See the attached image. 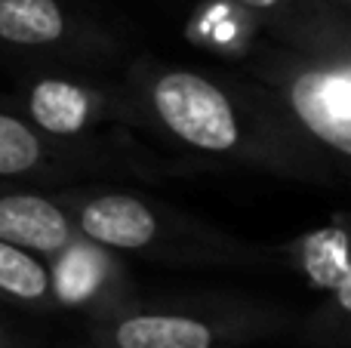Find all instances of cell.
<instances>
[{"instance_id":"1","label":"cell","mask_w":351,"mask_h":348,"mask_svg":"<svg viewBox=\"0 0 351 348\" xmlns=\"http://www.w3.org/2000/svg\"><path fill=\"white\" fill-rule=\"evenodd\" d=\"M136 86L152 121L191 151L299 179L321 173V148L287 121L256 80L145 65L136 74Z\"/></svg>"},{"instance_id":"2","label":"cell","mask_w":351,"mask_h":348,"mask_svg":"<svg viewBox=\"0 0 351 348\" xmlns=\"http://www.w3.org/2000/svg\"><path fill=\"white\" fill-rule=\"evenodd\" d=\"M62 207L74 219L80 238L111 253L179 259V262H228L243 253L231 238L182 222L158 203L121 191H99L65 201Z\"/></svg>"},{"instance_id":"3","label":"cell","mask_w":351,"mask_h":348,"mask_svg":"<svg viewBox=\"0 0 351 348\" xmlns=\"http://www.w3.org/2000/svg\"><path fill=\"white\" fill-rule=\"evenodd\" d=\"M290 327L280 308L206 306V308H123L96 318V343L102 348H234L284 333Z\"/></svg>"},{"instance_id":"4","label":"cell","mask_w":351,"mask_h":348,"mask_svg":"<svg viewBox=\"0 0 351 348\" xmlns=\"http://www.w3.org/2000/svg\"><path fill=\"white\" fill-rule=\"evenodd\" d=\"M256 84L278 102L287 121L333 158L351 154V62L315 59L293 49L271 53L256 65Z\"/></svg>"},{"instance_id":"5","label":"cell","mask_w":351,"mask_h":348,"mask_svg":"<svg viewBox=\"0 0 351 348\" xmlns=\"http://www.w3.org/2000/svg\"><path fill=\"white\" fill-rule=\"evenodd\" d=\"M256 28L278 34L287 49L315 59H348V10L333 0H231Z\"/></svg>"},{"instance_id":"6","label":"cell","mask_w":351,"mask_h":348,"mask_svg":"<svg viewBox=\"0 0 351 348\" xmlns=\"http://www.w3.org/2000/svg\"><path fill=\"white\" fill-rule=\"evenodd\" d=\"M49 281L53 306L86 312L93 318H105L130 302L127 271L117 256L80 234L49 256Z\"/></svg>"},{"instance_id":"7","label":"cell","mask_w":351,"mask_h":348,"mask_svg":"<svg viewBox=\"0 0 351 348\" xmlns=\"http://www.w3.org/2000/svg\"><path fill=\"white\" fill-rule=\"evenodd\" d=\"M25 121L47 139H77L93 127L121 117L127 105L102 86L71 77H37L22 92Z\"/></svg>"},{"instance_id":"8","label":"cell","mask_w":351,"mask_h":348,"mask_svg":"<svg viewBox=\"0 0 351 348\" xmlns=\"http://www.w3.org/2000/svg\"><path fill=\"white\" fill-rule=\"evenodd\" d=\"M74 238V219L59 201L31 191L0 195V240L49 259Z\"/></svg>"},{"instance_id":"9","label":"cell","mask_w":351,"mask_h":348,"mask_svg":"<svg viewBox=\"0 0 351 348\" xmlns=\"http://www.w3.org/2000/svg\"><path fill=\"white\" fill-rule=\"evenodd\" d=\"M284 259L299 277L315 290L327 293L339 306L351 308V265H348V234L342 225H324L305 232L284 247Z\"/></svg>"},{"instance_id":"10","label":"cell","mask_w":351,"mask_h":348,"mask_svg":"<svg viewBox=\"0 0 351 348\" xmlns=\"http://www.w3.org/2000/svg\"><path fill=\"white\" fill-rule=\"evenodd\" d=\"M80 40L62 0H0V43L16 49H56Z\"/></svg>"},{"instance_id":"11","label":"cell","mask_w":351,"mask_h":348,"mask_svg":"<svg viewBox=\"0 0 351 348\" xmlns=\"http://www.w3.org/2000/svg\"><path fill=\"white\" fill-rule=\"evenodd\" d=\"M0 296L19 306L53 308L49 265L37 253L0 240Z\"/></svg>"},{"instance_id":"12","label":"cell","mask_w":351,"mask_h":348,"mask_svg":"<svg viewBox=\"0 0 351 348\" xmlns=\"http://www.w3.org/2000/svg\"><path fill=\"white\" fill-rule=\"evenodd\" d=\"M56 160L59 154L40 129H34L25 117L0 111V176H34Z\"/></svg>"},{"instance_id":"13","label":"cell","mask_w":351,"mask_h":348,"mask_svg":"<svg viewBox=\"0 0 351 348\" xmlns=\"http://www.w3.org/2000/svg\"><path fill=\"white\" fill-rule=\"evenodd\" d=\"M0 348H16V343H12V339L6 336L3 330H0Z\"/></svg>"},{"instance_id":"14","label":"cell","mask_w":351,"mask_h":348,"mask_svg":"<svg viewBox=\"0 0 351 348\" xmlns=\"http://www.w3.org/2000/svg\"><path fill=\"white\" fill-rule=\"evenodd\" d=\"M333 3H339V6H346V10H348V6H351V0H333Z\"/></svg>"}]
</instances>
